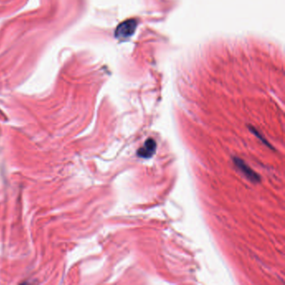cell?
I'll use <instances>...</instances> for the list:
<instances>
[{
  "label": "cell",
  "mask_w": 285,
  "mask_h": 285,
  "mask_svg": "<svg viewBox=\"0 0 285 285\" xmlns=\"http://www.w3.org/2000/svg\"><path fill=\"white\" fill-rule=\"evenodd\" d=\"M234 162H235L236 166H238V168L240 169V171L242 173L244 174L247 179H250L251 182L254 183H258L260 181V176L259 174H257L251 167L247 166L242 160L240 158H234Z\"/></svg>",
  "instance_id": "6da1fadb"
},
{
  "label": "cell",
  "mask_w": 285,
  "mask_h": 285,
  "mask_svg": "<svg viewBox=\"0 0 285 285\" xmlns=\"http://www.w3.org/2000/svg\"><path fill=\"white\" fill-rule=\"evenodd\" d=\"M157 150V142L154 139L149 138L146 140L143 147L137 151V155L142 158H151Z\"/></svg>",
  "instance_id": "7a4b0ae2"
}]
</instances>
